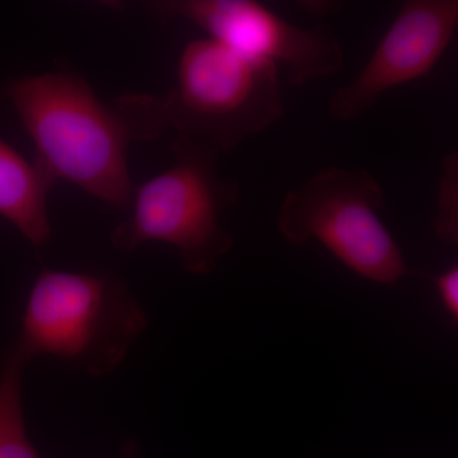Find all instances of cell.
Listing matches in <instances>:
<instances>
[{
    "mask_svg": "<svg viewBox=\"0 0 458 458\" xmlns=\"http://www.w3.org/2000/svg\"><path fill=\"white\" fill-rule=\"evenodd\" d=\"M33 146V164L117 209L131 208L132 144L168 131L159 96L129 93L106 105L73 72L23 75L2 87Z\"/></svg>",
    "mask_w": 458,
    "mask_h": 458,
    "instance_id": "obj_1",
    "label": "cell"
},
{
    "mask_svg": "<svg viewBox=\"0 0 458 458\" xmlns=\"http://www.w3.org/2000/svg\"><path fill=\"white\" fill-rule=\"evenodd\" d=\"M147 327L146 311L119 276L42 269L13 345L29 361L53 355L102 377L122 366Z\"/></svg>",
    "mask_w": 458,
    "mask_h": 458,
    "instance_id": "obj_2",
    "label": "cell"
},
{
    "mask_svg": "<svg viewBox=\"0 0 458 458\" xmlns=\"http://www.w3.org/2000/svg\"><path fill=\"white\" fill-rule=\"evenodd\" d=\"M159 102L176 138L216 156L284 114L278 68L210 38L183 47L174 89Z\"/></svg>",
    "mask_w": 458,
    "mask_h": 458,
    "instance_id": "obj_3",
    "label": "cell"
},
{
    "mask_svg": "<svg viewBox=\"0 0 458 458\" xmlns=\"http://www.w3.org/2000/svg\"><path fill=\"white\" fill-rule=\"evenodd\" d=\"M174 162L135 188L131 212L114 228L110 241L120 251L149 242L167 243L179 251L183 269L207 276L233 247L223 216L241 198L236 179L216 168L219 156L174 138Z\"/></svg>",
    "mask_w": 458,
    "mask_h": 458,
    "instance_id": "obj_4",
    "label": "cell"
},
{
    "mask_svg": "<svg viewBox=\"0 0 458 458\" xmlns=\"http://www.w3.org/2000/svg\"><path fill=\"white\" fill-rule=\"evenodd\" d=\"M384 205V189L369 171L324 168L285 195L279 232L293 246L318 241L360 276L397 284L410 270L377 214Z\"/></svg>",
    "mask_w": 458,
    "mask_h": 458,
    "instance_id": "obj_5",
    "label": "cell"
},
{
    "mask_svg": "<svg viewBox=\"0 0 458 458\" xmlns=\"http://www.w3.org/2000/svg\"><path fill=\"white\" fill-rule=\"evenodd\" d=\"M148 9L164 22L185 21L238 53L282 66L294 86L344 66L342 44L327 23L304 29L254 0H162Z\"/></svg>",
    "mask_w": 458,
    "mask_h": 458,
    "instance_id": "obj_6",
    "label": "cell"
},
{
    "mask_svg": "<svg viewBox=\"0 0 458 458\" xmlns=\"http://www.w3.org/2000/svg\"><path fill=\"white\" fill-rule=\"evenodd\" d=\"M457 25V0L403 3L360 73L331 96V116L351 122L369 113L387 90L432 73Z\"/></svg>",
    "mask_w": 458,
    "mask_h": 458,
    "instance_id": "obj_7",
    "label": "cell"
},
{
    "mask_svg": "<svg viewBox=\"0 0 458 458\" xmlns=\"http://www.w3.org/2000/svg\"><path fill=\"white\" fill-rule=\"evenodd\" d=\"M4 99L0 87V107ZM51 188L53 183L33 162L0 138V216L36 247L47 245L51 237L47 210Z\"/></svg>",
    "mask_w": 458,
    "mask_h": 458,
    "instance_id": "obj_8",
    "label": "cell"
},
{
    "mask_svg": "<svg viewBox=\"0 0 458 458\" xmlns=\"http://www.w3.org/2000/svg\"><path fill=\"white\" fill-rule=\"evenodd\" d=\"M29 360L12 345L0 369V458H41L27 434L23 369Z\"/></svg>",
    "mask_w": 458,
    "mask_h": 458,
    "instance_id": "obj_9",
    "label": "cell"
},
{
    "mask_svg": "<svg viewBox=\"0 0 458 458\" xmlns=\"http://www.w3.org/2000/svg\"><path fill=\"white\" fill-rule=\"evenodd\" d=\"M437 214L433 227L437 236L448 245L458 243V156L445 157L439 181Z\"/></svg>",
    "mask_w": 458,
    "mask_h": 458,
    "instance_id": "obj_10",
    "label": "cell"
},
{
    "mask_svg": "<svg viewBox=\"0 0 458 458\" xmlns=\"http://www.w3.org/2000/svg\"><path fill=\"white\" fill-rule=\"evenodd\" d=\"M434 284L438 291L443 307L454 322H458V267H452L441 276H434Z\"/></svg>",
    "mask_w": 458,
    "mask_h": 458,
    "instance_id": "obj_11",
    "label": "cell"
},
{
    "mask_svg": "<svg viewBox=\"0 0 458 458\" xmlns=\"http://www.w3.org/2000/svg\"><path fill=\"white\" fill-rule=\"evenodd\" d=\"M138 445L135 442L128 443L126 447L123 448L122 456L119 458H135L137 457Z\"/></svg>",
    "mask_w": 458,
    "mask_h": 458,
    "instance_id": "obj_12",
    "label": "cell"
}]
</instances>
